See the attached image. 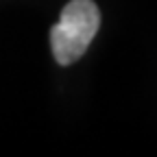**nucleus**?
<instances>
[{
	"instance_id": "1",
	"label": "nucleus",
	"mask_w": 157,
	"mask_h": 157,
	"mask_svg": "<svg viewBox=\"0 0 157 157\" xmlns=\"http://www.w3.org/2000/svg\"><path fill=\"white\" fill-rule=\"evenodd\" d=\"M101 26V13L92 0H70L50 31V46L57 63L70 66L81 59Z\"/></svg>"
}]
</instances>
